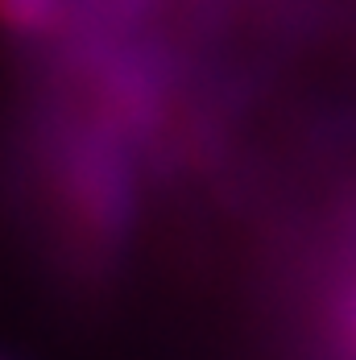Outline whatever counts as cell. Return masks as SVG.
<instances>
[{"instance_id": "1", "label": "cell", "mask_w": 356, "mask_h": 360, "mask_svg": "<svg viewBox=\"0 0 356 360\" xmlns=\"http://www.w3.org/2000/svg\"><path fill=\"white\" fill-rule=\"evenodd\" d=\"M71 13V0H0V34L46 37Z\"/></svg>"}, {"instance_id": "2", "label": "cell", "mask_w": 356, "mask_h": 360, "mask_svg": "<svg viewBox=\"0 0 356 360\" xmlns=\"http://www.w3.org/2000/svg\"><path fill=\"white\" fill-rule=\"evenodd\" d=\"M344 340H348V352L356 360V278L348 286V294H344Z\"/></svg>"}]
</instances>
